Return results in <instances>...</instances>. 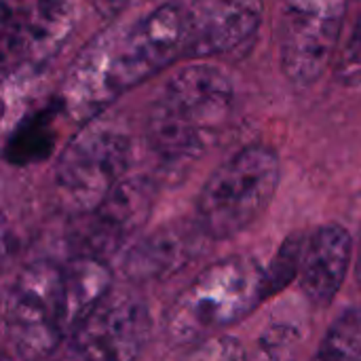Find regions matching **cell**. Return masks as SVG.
Segmentation results:
<instances>
[{"instance_id":"4","label":"cell","mask_w":361,"mask_h":361,"mask_svg":"<svg viewBox=\"0 0 361 361\" xmlns=\"http://www.w3.org/2000/svg\"><path fill=\"white\" fill-rule=\"evenodd\" d=\"M281 178L279 157L264 144H252L226 159L205 182L195 222L212 241L243 233L273 201Z\"/></svg>"},{"instance_id":"2","label":"cell","mask_w":361,"mask_h":361,"mask_svg":"<svg viewBox=\"0 0 361 361\" xmlns=\"http://www.w3.org/2000/svg\"><path fill=\"white\" fill-rule=\"evenodd\" d=\"M235 87L212 63H188L167 82L146 121V142L169 167L197 161L226 125Z\"/></svg>"},{"instance_id":"1","label":"cell","mask_w":361,"mask_h":361,"mask_svg":"<svg viewBox=\"0 0 361 361\" xmlns=\"http://www.w3.org/2000/svg\"><path fill=\"white\" fill-rule=\"evenodd\" d=\"M188 6L163 2L131 23L95 34L70 63L59 89L63 112L78 123L102 116L123 93L186 55Z\"/></svg>"},{"instance_id":"15","label":"cell","mask_w":361,"mask_h":361,"mask_svg":"<svg viewBox=\"0 0 361 361\" xmlns=\"http://www.w3.org/2000/svg\"><path fill=\"white\" fill-rule=\"evenodd\" d=\"M57 110H63L61 104L57 108L38 110L15 125L13 135L8 137L4 148V157L11 165H30L51 154L55 146Z\"/></svg>"},{"instance_id":"12","label":"cell","mask_w":361,"mask_h":361,"mask_svg":"<svg viewBox=\"0 0 361 361\" xmlns=\"http://www.w3.org/2000/svg\"><path fill=\"white\" fill-rule=\"evenodd\" d=\"M353 235L343 224H326L307 237L300 262V288L309 302L326 309L334 302L353 264Z\"/></svg>"},{"instance_id":"8","label":"cell","mask_w":361,"mask_h":361,"mask_svg":"<svg viewBox=\"0 0 361 361\" xmlns=\"http://www.w3.org/2000/svg\"><path fill=\"white\" fill-rule=\"evenodd\" d=\"M349 0H281L279 63L298 89L315 85L330 68Z\"/></svg>"},{"instance_id":"20","label":"cell","mask_w":361,"mask_h":361,"mask_svg":"<svg viewBox=\"0 0 361 361\" xmlns=\"http://www.w3.org/2000/svg\"><path fill=\"white\" fill-rule=\"evenodd\" d=\"M262 357H288L298 347V332L292 326H271L260 338Z\"/></svg>"},{"instance_id":"16","label":"cell","mask_w":361,"mask_h":361,"mask_svg":"<svg viewBox=\"0 0 361 361\" xmlns=\"http://www.w3.org/2000/svg\"><path fill=\"white\" fill-rule=\"evenodd\" d=\"M315 357L319 360L361 357V309H345L332 322Z\"/></svg>"},{"instance_id":"22","label":"cell","mask_w":361,"mask_h":361,"mask_svg":"<svg viewBox=\"0 0 361 361\" xmlns=\"http://www.w3.org/2000/svg\"><path fill=\"white\" fill-rule=\"evenodd\" d=\"M355 277H357V283L361 288V233L360 241H357V247H355Z\"/></svg>"},{"instance_id":"18","label":"cell","mask_w":361,"mask_h":361,"mask_svg":"<svg viewBox=\"0 0 361 361\" xmlns=\"http://www.w3.org/2000/svg\"><path fill=\"white\" fill-rule=\"evenodd\" d=\"M334 72H336V80L345 87L361 85V13L351 30L349 40L338 53Z\"/></svg>"},{"instance_id":"10","label":"cell","mask_w":361,"mask_h":361,"mask_svg":"<svg viewBox=\"0 0 361 361\" xmlns=\"http://www.w3.org/2000/svg\"><path fill=\"white\" fill-rule=\"evenodd\" d=\"M154 201L157 186L150 178H123L97 207L85 212L78 231L80 254L102 258L114 254L148 222Z\"/></svg>"},{"instance_id":"17","label":"cell","mask_w":361,"mask_h":361,"mask_svg":"<svg viewBox=\"0 0 361 361\" xmlns=\"http://www.w3.org/2000/svg\"><path fill=\"white\" fill-rule=\"evenodd\" d=\"M307 239L302 235H292L277 250L269 269H264V292L267 298L279 294L294 277L300 275V262Z\"/></svg>"},{"instance_id":"19","label":"cell","mask_w":361,"mask_h":361,"mask_svg":"<svg viewBox=\"0 0 361 361\" xmlns=\"http://www.w3.org/2000/svg\"><path fill=\"white\" fill-rule=\"evenodd\" d=\"M188 355L201 357V360H243V357H247L241 341L231 338V336H209V338L197 343Z\"/></svg>"},{"instance_id":"3","label":"cell","mask_w":361,"mask_h":361,"mask_svg":"<svg viewBox=\"0 0 361 361\" xmlns=\"http://www.w3.org/2000/svg\"><path fill=\"white\" fill-rule=\"evenodd\" d=\"M267 300L264 269L247 256H228L205 267L169 305L165 341L190 347L250 317Z\"/></svg>"},{"instance_id":"14","label":"cell","mask_w":361,"mask_h":361,"mask_svg":"<svg viewBox=\"0 0 361 361\" xmlns=\"http://www.w3.org/2000/svg\"><path fill=\"white\" fill-rule=\"evenodd\" d=\"M112 290V269L106 258L78 254L63 264V324L70 336ZM68 341V338H66Z\"/></svg>"},{"instance_id":"13","label":"cell","mask_w":361,"mask_h":361,"mask_svg":"<svg viewBox=\"0 0 361 361\" xmlns=\"http://www.w3.org/2000/svg\"><path fill=\"white\" fill-rule=\"evenodd\" d=\"M203 241H212L195 222V226L165 224L148 237L140 239L125 256L123 273L127 279L144 283L173 275L190 264L201 252Z\"/></svg>"},{"instance_id":"11","label":"cell","mask_w":361,"mask_h":361,"mask_svg":"<svg viewBox=\"0 0 361 361\" xmlns=\"http://www.w3.org/2000/svg\"><path fill=\"white\" fill-rule=\"evenodd\" d=\"M262 17V0H192L184 57L205 59L239 53L254 42Z\"/></svg>"},{"instance_id":"5","label":"cell","mask_w":361,"mask_h":361,"mask_svg":"<svg viewBox=\"0 0 361 361\" xmlns=\"http://www.w3.org/2000/svg\"><path fill=\"white\" fill-rule=\"evenodd\" d=\"M4 341L19 360L53 355L66 336L63 264L34 260L13 279L4 298Z\"/></svg>"},{"instance_id":"7","label":"cell","mask_w":361,"mask_h":361,"mask_svg":"<svg viewBox=\"0 0 361 361\" xmlns=\"http://www.w3.org/2000/svg\"><path fill=\"white\" fill-rule=\"evenodd\" d=\"M78 0H2L0 57L4 78L42 70L72 36Z\"/></svg>"},{"instance_id":"21","label":"cell","mask_w":361,"mask_h":361,"mask_svg":"<svg viewBox=\"0 0 361 361\" xmlns=\"http://www.w3.org/2000/svg\"><path fill=\"white\" fill-rule=\"evenodd\" d=\"M140 2L142 0H91L95 13L106 21H112V19L121 17L125 11H129L131 6H135Z\"/></svg>"},{"instance_id":"6","label":"cell","mask_w":361,"mask_h":361,"mask_svg":"<svg viewBox=\"0 0 361 361\" xmlns=\"http://www.w3.org/2000/svg\"><path fill=\"white\" fill-rule=\"evenodd\" d=\"M97 118L82 123L55 163V190L80 214L97 207L125 178L133 154L127 131L112 121Z\"/></svg>"},{"instance_id":"9","label":"cell","mask_w":361,"mask_h":361,"mask_svg":"<svg viewBox=\"0 0 361 361\" xmlns=\"http://www.w3.org/2000/svg\"><path fill=\"white\" fill-rule=\"evenodd\" d=\"M152 322L148 307L133 298H106L70 336L74 360H135L148 347Z\"/></svg>"}]
</instances>
